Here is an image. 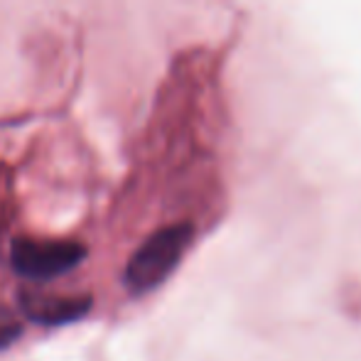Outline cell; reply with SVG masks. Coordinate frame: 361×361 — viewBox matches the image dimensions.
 <instances>
[{"mask_svg": "<svg viewBox=\"0 0 361 361\" xmlns=\"http://www.w3.org/2000/svg\"><path fill=\"white\" fill-rule=\"evenodd\" d=\"M20 310L25 317L37 324H69L81 319L91 310L89 298H64V295H37V293H20Z\"/></svg>", "mask_w": 361, "mask_h": 361, "instance_id": "obj_3", "label": "cell"}, {"mask_svg": "<svg viewBox=\"0 0 361 361\" xmlns=\"http://www.w3.org/2000/svg\"><path fill=\"white\" fill-rule=\"evenodd\" d=\"M192 238H195V228L185 221L170 224V226H162L155 233H150L126 266V288L133 295H147L157 290L177 271Z\"/></svg>", "mask_w": 361, "mask_h": 361, "instance_id": "obj_1", "label": "cell"}, {"mask_svg": "<svg viewBox=\"0 0 361 361\" xmlns=\"http://www.w3.org/2000/svg\"><path fill=\"white\" fill-rule=\"evenodd\" d=\"M23 334V319L13 312L10 307L0 305V352L13 347L18 337Z\"/></svg>", "mask_w": 361, "mask_h": 361, "instance_id": "obj_4", "label": "cell"}, {"mask_svg": "<svg viewBox=\"0 0 361 361\" xmlns=\"http://www.w3.org/2000/svg\"><path fill=\"white\" fill-rule=\"evenodd\" d=\"M86 258V246L79 241L52 238H18L10 248V263L18 276L27 281H52L74 271Z\"/></svg>", "mask_w": 361, "mask_h": 361, "instance_id": "obj_2", "label": "cell"}]
</instances>
